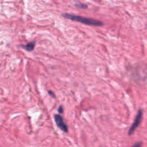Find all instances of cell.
<instances>
[{
    "label": "cell",
    "instance_id": "1",
    "mask_svg": "<svg viewBox=\"0 0 147 147\" xmlns=\"http://www.w3.org/2000/svg\"><path fill=\"white\" fill-rule=\"evenodd\" d=\"M62 16L65 19H67L72 21L81 23L82 24H84L88 25L97 26V27L104 25V23L102 21H101L98 20L93 19L87 18V17H85L80 16L74 15H71L68 13H64L62 15Z\"/></svg>",
    "mask_w": 147,
    "mask_h": 147
},
{
    "label": "cell",
    "instance_id": "2",
    "mask_svg": "<svg viewBox=\"0 0 147 147\" xmlns=\"http://www.w3.org/2000/svg\"><path fill=\"white\" fill-rule=\"evenodd\" d=\"M142 116H143L142 110L141 109H139L138 111L137 112V115L134 118V120L133 124H132L131 126L130 127V128L128 130V134L129 136H132L134 133L136 129L137 128V127L139 126V125L141 122V121L142 119Z\"/></svg>",
    "mask_w": 147,
    "mask_h": 147
},
{
    "label": "cell",
    "instance_id": "3",
    "mask_svg": "<svg viewBox=\"0 0 147 147\" xmlns=\"http://www.w3.org/2000/svg\"><path fill=\"white\" fill-rule=\"evenodd\" d=\"M55 121L56 125L59 128L64 131V132H68V127L66 124L64 122L62 117L59 114H55L54 116Z\"/></svg>",
    "mask_w": 147,
    "mask_h": 147
},
{
    "label": "cell",
    "instance_id": "4",
    "mask_svg": "<svg viewBox=\"0 0 147 147\" xmlns=\"http://www.w3.org/2000/svg\"><path fill=\"white\" fill-rule=\"evenodd\" d=\"M35 44H36V41H32L30 43H28L26 45H21V47L28 51H32L35 48Z\"/></svg>",
    "mask_w": 147,
    "mask_h": 147
},
{
    "label": "cell",
    "instance_id": "5",
    "mask_svg": "<svg viewBox=\"0 0 147 147\" xmlns=\"http://www.w3.org/2000/svg\"><path fill=\"white\" fill-rule=\"evenodd\" d=\"M76 6L79 7V8H83V9H86L88 8V5L85 4H84V3H76Z\"/></svg>",
    "mask_w": 147,
    "mask_h": 147
},
{
    "label": "cell",
    "instance_id": "6",
    "mask_svg": "<svg viewBox=\"0 0 147 147\" xmlns=\"http://www.w3.org/2000/svg\"><path fill=\"white\" fill-rule=\"evenodd\" d=\"M142 142L140 141V142H137L136 143H135L133 145H132L131 147H142Z\"/></svg>",
    "mask_w": 147,
    "mask_h": 147
},
{
    "label": "cell",
    "instance_id": "7",
    "mask_svg": "<svg viewBox=\"0 0 147 147\" xmlns=\"http://www.w3.org/2000/svg\"><path fill=\"white\" fill-rule=\"evenodd\" d=\"M57 111H58L59 113H60V114H61V113H63V108L62 107V106H60L58 108Z\"/></svg>",
    "mask_w": 147,
    "mask_h": 147
},
{
    "label": "cell",
    "instance_id": "8",
    "mask_svg": "<svg viewBox=\"0 0 147 147\" xmlns=\"http://www.w3.org/2000/svg\"><path fill=\"white\" fill-rule=\"evenodd\" d=\"M48 94H49L51 97H53V98H55V94H54V93H53V92H52V91H51V90H49V91L48 92Z\"/></svg>",
    "mask_w": 147,
    "mask_h": 147
}]
</instances>
